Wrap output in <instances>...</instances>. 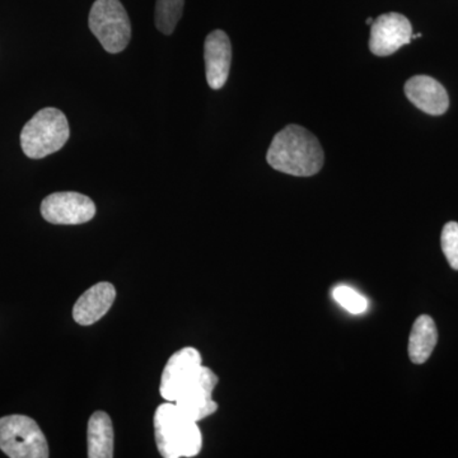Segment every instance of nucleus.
<instances>
[{"instance_id":"obj_1","label":"nucleus","mask_w":458,"mask_h":458,"mask_svg":"<svg viewBox=\"0 0 458 458\" xmlns=\"http://www.w3.org/2000/svg\"><path fill=\"white\" fill-rule=\"evenodd\" d=\"M267 161L276 171L292 176L310 177L321 171L325 155L311 131L292 123L273 138Z\"/></svg>"},{"instance_id":"obj_2","label":"nucleus","mask_w":458,"mask_h":458,"mask_svg":"<svg viewBox=\"0 0 458 458\" xmlns=\"http://www.w3.org/2000/svg\"><path fill=\"white\" fill-rule=\"evenodd\" d=\"M153 426L157 448L162 457H195L200 454L203 436L197 421L183 414L176 403L167 401L159 405Z\"/></svg>"},{"instance_id":"obj_3","label":"nucleus","mask_w":458,"mask_h":458,"mask_svg":"<svg viewBox=\"0 0 458 458\" xmlns=\"http://www.w3.org/2000/svg\"><path fill=\"white\" fill-rule=\"evenodd\" d=\"M71 137L68 119L55 107L33 114L21 132V147L29 158L41 159L56 153Z\"/></svg>"},{"instance_id":"obj_4","label":"nucleus","mask_w":458,"mask_h":458,"mask_svg":"<svg viewBox=\"0 0 458 458\" xmlns=\"http://www.w3.org/2000/svg\"><path fill=\"white\" fill-rule=\"evenodd\" d=\"M89 27L105 50L119 54L131 40V23L120 0H96L89 11Z\"/></svg>"},{"instance_id":"obj_5","label":"nucleus","mask_w":458,"mask_h":458,"mask_svg":"<svg viewBox=\"0 0 458 458\" xmlns=\"http://www.w3.org/2000/svg\"><path fill=\"white\" fill-rule=\"evenodd\" d=\"M0 450L11 458H47L49 445L33 419L8 415L0 419Z\"/></svg>"},{"instance_id":"obj_6","label":"nucleus","mask_w":458,"mask_h":458,"mask_svg":"<svg viewBox=\"0 0 458 458\" xmlns=\"http://www.w3.org/2000/svg\"><path fill=\"white\" fill-rule=\"evenodd\" d=\"M216 385L218 377L216 373L208 367L201 366L197 375L183 386L174 403L182 410L183 414L198 423L218 410V403L213 400Z\"/></svg>"},{"instance_id":"obj_7","label":"nucleus","mask_w":458,"mask_h":458,"mask_svg":"<svg viewBox=\"0 0 458 458\" xmlns=\"http://www.w3.org/2000/svg\"><path fill=\"white\" fill-rule=\"evenodd\" d=\"M41 216L51 225H83L95 218L96 205L92 199L80 192H55L42 200Z\"/></svg>"},{"instance_id":"obj_8","label":"nucleus","mask_w":458,"mask_h":458,"mask_svg":"<svg viewBox=\"0 0 458 458\" xmlns=\"http://www.w3.org/2000/svg\"><path fill=\"white\" fill-rule=\"evenodd\" d=\"M412 27L400 13L382 14L373 21L370 29L369 50L377 56H388L411 42Z\"/></svg>"},{"instance_id":"obj_9","label":"nucleus","mask_w":458,"mask_h":458,"mask_svg":"<svg viewBox=\"0 0 458 458\" xmlns=\"http://www.w3.org/2000/svg\"><path fill=\"white\" fill-rule=\"evenodd\" d=\"M200 352L195 348H183L172 354L167 364H165L161 377L159 394L165 401L174 403L183 386L188 384L200 367Z\"/></svg>"},{"instance_id":"obj_10","label":"nucleus","mask_w":458,"mask_h":458,"mask_svg":"<svg viewBox=\"0 0 458 458\" xmlns=\"http://www.w3.org/2000/svg\"><path fill=\"white\" fill-rule=\"evenodd\" d=\"M205 73L212 89H221L227 83L232 63V45L227 33L216 30L205 38Z\"/></svg>"},{"instance_id":"obj_11","label":"nucleus","mask_w":458,"mask_h":458,"mask_svg":"<svg viewBox=\"0 0 458 458\" xmlns=\"http://www.w3.org/2000/svg\"><path fill=\"white\" fill-rule=\"evenodd\" d=\"M405 95L419 110L432 116L443 114L450 107L447 90L428 75H415L405 84Z\"/></svg>"},{"instance_id":"obj_12","label":"nucleus","mask_w":458,"mask_h":458,"mask_svg":"<svg viewBox=\"0 0 458 458\" xmlns=\"http://www.w3.org/2000/svg\"><path fill=\"white\" fill-rule=\"evenodd\" d=\"M116 298V289L108 282L98 283L84 292L73 307V318L82 327L99 321L108 311Z\"/></svg>"},{"instance_id":"obj_13","label":"nucleus","mask_w":458,"mask_h":458,"mask_svg":"<svg viewBox=\"0 0 458 458\" xmlns=\"http://www.w3.org/2000/svg\"><path fill=\"white\" fill-rule=\"evenodd\" d=\"M87 445L89 458L114 457V427L107 412L95 411L90 415Z\"/></svg>"},{"instance_id":"obj_14","label":"nucleus","mask_w":458,"mask_h":458,"mask_svg":"<svg viewBox=\"0 0 458 458\" xmlns=\"http://www.w3.org/2000/svg\"><path fill=\"white\" fill-rule=\"evenodd\" d=\"M438 342V331L430 316L423 315L417 318L409 337V357L414 364H423Z\"/></svg>"},{"instance_id":"obj_15","label":"nucleus","mask_w":458,"mask_h":458,"mask_svg":"<svg viewBox=\"0 0 458 458\" xmlns=\"http://www.w3.org/2000/svg\"><path fill=\"white\" fill-rule=\"evenodd\" d=\"M185 0H157L155 22L164 35H172L182 17Z\"/></svg>"},{"instance_id":"obj_16","label":"nucleus","mask_w":458,"mask_h":458,"mask_svg":"<svg viewBox=\"0 0 458 458\" xmlns=\"http://www.w3.org/2000/svg\"><path fill=\"white\" fill-rule=\"evenodd\" d=\"M334 298L346 311L360 315L369 309V301L349 286H337L334 291Z\"/></svg>"},{"instance_id":"obj_17","label":"nucleus","mask_w":458,"mask_h":458,"mask_svg":"<svg viewBox=\"0 0 458 458\" xmlns=\"http://www.w3.org/2000/svg\"><path fill=\"white\" fill-rule=\"evenodd\" d=\"M443 254L454 270H458V223L450 222L445 225L441 237Z\"/></svg>"},{"instance_id":"obj_18","label":"nucleus","mask_w":458,"mask_h":458,"mask_svg":"<svg viewBox=\"0 0 458 458\" xmlns=\"http://www.w3.org/2000/svg\"><path fill=\"white\" fill-rule=\"evenodd\" d=\"M373 21H375L373 18H369V20H367V25H372Z\"/></svg>"}]
</instances>
